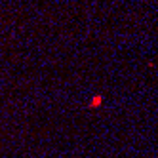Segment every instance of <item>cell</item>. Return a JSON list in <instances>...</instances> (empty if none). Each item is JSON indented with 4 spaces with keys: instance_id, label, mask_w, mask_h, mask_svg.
Returning <instances> with one entry per match:
<instances>
[{
    "instance_id": "1",
    "label": "cell",
    "mask_w": 158,
    "mask_h": 158,
    "mask_svg": "<svg viewBox=\"0 0 158 158\" xmlns=\"http://www.w3.org/2000/svg\"><path fill=\"white\" fill-rule=\"evenodd\" d=\"M101 103H103V95L101 93H97V95H93L91 97V101H90V109H97V107H101Z\"/></svg>"
}]
</instances>
